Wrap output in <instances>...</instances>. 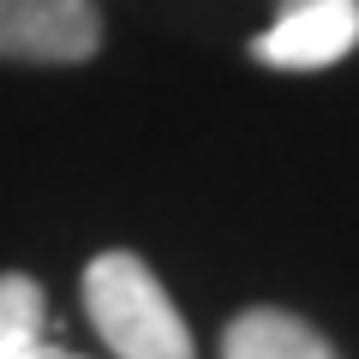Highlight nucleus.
Here are the masks:
<instances>
[{
	"label": "nucleus",
	"mask_w": 359,
	"mask_h": 359,
	"mask_svg": "<svg viewBox=\"0 0 359 359\" xmlns=\"http://www.w3.org/2000/svg\"><path fill=\"white\" fill-rule=\"evenodd\" d=\"M84 311L90 330L114 359H198L192 330L168 299L162 276L138 252H96L84 264Z\"/></svg>",
	"instance_id": "nucleus-1"
},
{
	"label": "nucleus",
	"mask_w": 359,
	"mask_h": 359,
	"mask_svg": "<svg viewBox=\"0 0 359 359\" xmlns=\"http://www.w3.org/2000/svg\"><path fill=\"white\" fill-rule=\"evenodd\" d=\"M102 48L96 0H0V60L84 66Z\"/></svg>",
	"instance_id": "nucleus-2"
},
{
	"label": "nucleus",
	"mask_w": 359,
	"mask_h": 359,
	"mask_svg": "<svg viewBox=\"0 0 359 359\" xmlns=\"http://www.w3.org/2000/svg\"><path fill=\"white\" fill-rule=\"evenodd\" d=\"M359 48V0H276L269 30L252 42L257 66L323 72Z\"/></svg>",
	"instance_id": "nucleus-3"
},
{
	"label": "nucleus",
	"mask_w": 359,
	"mask_h": 359,
	"mask_svg": "<svg viewBox=\"0 0 359 359\" xmlns=\"http://www.w3.org/2000/svg\"><path fill=\"white\" fill-rule=\"evenodd\" d=\"M222 359H341L311 318L287 306H245L222 330Z\"/></svg>",
	"instance_id": "nucleus-4"
},
{
	"label": "nucleus",
	"mask_w": 359,
	"mask_h": 359,
	"mask_svg": "<svg viewBox=\"0 0 359 359\" xmlns=\"http://www.w3.org/2000/svg\"><path fill=\"white\" fill-rule=\"evenodd\" d=\"M48 299L42 282L25 269H6L0 276V359H48Z\"/></svg>",
	"instance_id": "nucleus-5"
},
{
	"label": "nucleus",
	"mask_w": 359,
	"mask_h": 359,
	"mask_svg": "<svg viewBox=\"0 0 359 359\" xmlns=\"http://www.w3.org/2000/svg\"><path fill=\"white\" fill-rule=\"evenodd\" d=\"M48 359H78V353H48Z\"/></svg>",
	"instance_id": "nucleus-6"
}]
</instances>
